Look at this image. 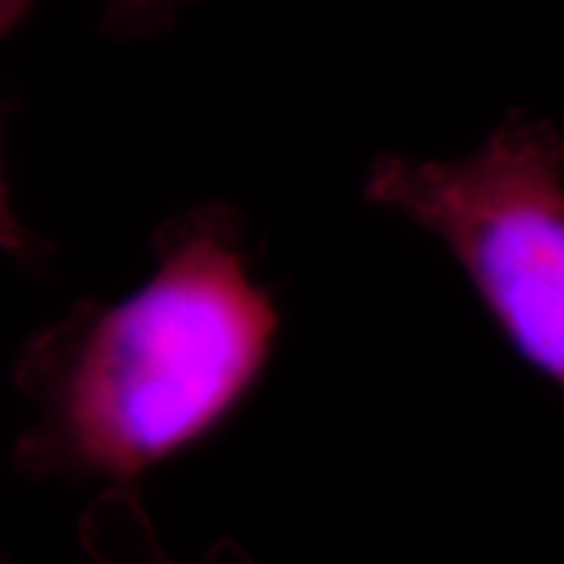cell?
<instances>
[{
    "mask_svg": "<svg viewBox=\"0 0 564 564\" xmlns=\"http://www.w3.org/2000/svg\"><path fill=\"white\" fill-rule=\"evenodd\" d=\"M34 0H0V37L11 34L17 26L30 17Z\"/></svg>",
    "mask_w": 564,
    "mask_h": 564,
    "instance_id": "5",
    "label": "cell"
},
{
    "mask_svg": "<svg viewBox=\"0 0 564 564\" xmlns=\"http://www.w3.org/2000/svg\"><path fill=\"white\" fill-rule=\"evenodd\" d=\"M364 196L434 232L510 345L564 392V133L514 110L457 160L379 154Z\"/></svg>",
    "mask_w": 564,
    "mask_h": 564,
    "instance_id": "2",
    "label": "cell"
},
{
    "mask_svg": "<svg viewBox=\"0 0 564 564\" xmlns=\"http://www.w3.org/2000/svg\"><path fill=\"white\" fill-rule=\"evenodd\" d=\"M154 267L116 301H82L21 343L32 408L11 463L34 481L137 489L217 434L272 361L280 312L253 278L243 223L199 204L154 230Z\"/></svg>",
    "mask_w": 564,
    "mask_h": 564,
    "instance_id": "1",
    "label": "cell"
},
{
    "mask_svg": "<svg viewBox=\"0 0 564 564\" xmlns=\"http://www.w3.org/2000/svg\"><path fill=\"white\" fill-rule=\"evenodd\" d=\"M192 0H105V32L118 40H144L165 32Z\"/></svg>",
    "mask_w": 564,
    "mask_h": 564,
    "instance_id": "3",
    "label": "cell"
},
{
    "mask_svg": "<svg viewBox=\"0 0 564 564\" xmlns=\"http://www.w3.org/2000/svg\"><path fill=\"white\" fill-rule=\"evenodd\" d=\"M0 253L9 257L21 270L42 272L51 257V246L34 232L30 225L21 220L13 209V199L9 192V181L3 171V150H0Z\"/></svg>",
    "mask_w": 564,
    "mask_h": 564,
    "instance_id": "4",
    "label": "cell"
},
{
    "mask_svg": "<svg viewBox=\"0 0 564 564\" xmlns=\"http://www.w3.org/2000/svg\"><path fill=\"white\" fill-rule=\"evenodd\" d=\"M0 564H11V562H9V556H6L3 552H0Z\"/></svg>",
    "mask_w": 564,
    "mask_h": 564,
    "instance_id": "6",
    "label": "cell"
}]
</instances>
